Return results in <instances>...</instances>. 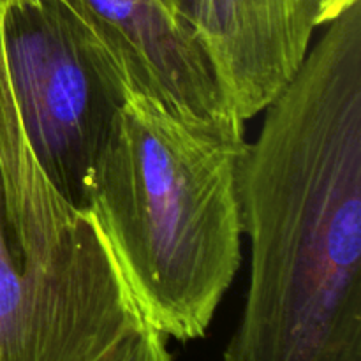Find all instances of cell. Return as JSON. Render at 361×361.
Returning <instances> with one entry per match:
<instances>
[{
  "instance_id": "6da1fadb",
  "label": "cell",
  "mask_w": 361,
  "mask_h": 361,
  "mask_svg": "<svg viewBox=\"0 0 361 361\" xmlns=\"http://www.w3.org/2000/svg\"><path fill=\"white\" fill-rule=\"evenodd\" d=\"M240 168L245 305L222 361H361V4L264 108Z\"/></svg>"
},
{
  "instance_id": "7a4b0ae2",
  "label": "cell",
  "mask_w": 361,
  "mask_h": 361,
  "mask_svg": "<svg viewBox=\"0 0 361 361\" xmlns=\"http://www.w3.org/2000/svg\"><path fill=\"white\" fill-rule=\"evenodd\" d=\"M242 126L173 111L126 87L83 187L145 323L166 338L207 334L242 261Z\"/></svg>"
},
{
  "instance_id": "3957f363",
  "label": "cell",
  "mask_w": 361,
  "mask_h": 361,
  "mask_svg": "<svg viewBox=\"0 0 361 361\" xmlns=\"http://www.w3.org/2000/svg\"><path fill=\"white\" fill-rule=\"evenodd\" d=\"M2 42L28 143L63 200L83 210L127 85L63 0H4Z\"/></svg>"
},
{
  "instance_id": "277c9868",
  "label": "cell",
  "mask_w": 361,
  "mask_h": 361,
  "mask_svg": "<svg viewBox=\"0 0 361 361\" xmlns=\"http://www.w3.org/2000/svg\"><path fill=\"white\" fill-rule=\"evenodd\" d=\"M133 90L215 126L245 123L233 113L185 21L162 0H63Z\"/></svg>"
},
{
  "instance_id": "5b68a950",
  "label": "cell",
  "mask_w": 361,
  "mask_h": 361,
  "mask_svg": "<svg viewBox=\"0 0 361 361\" xmlns=\"http://www.w3.org/2000/svg\"><path fill=\"white\" fill-rule=\"evenodd\" d=\"M178 16L243 123L288 87L319 27L317 0H183Z\"/></svg>"
},
{
  "instance_id": "8992f818",
  "label": "cell",
  "mask_w": 361,
  "mask_h": 361,
  "mask_svg": "<svg viewBox=\"0 0 361 361\" xmlns=\"http://www.w3.org/2000/svg\"><path fill=\"white\" fill-rule=\"evenodd\" d=\"M143 323L127 291L32 282L7 224L0 182V361H97Z\"/></svg>"
},
{
  "instance_id": "52a82bcc",
  "label": "cell",
  "mask_w": 361,
  "mask_h": 361,
  "mask_svg": "<svg viewBox=\"0 0 361 361\" xmlns=\"http://www.w3.org/2000/svg\"><path fill=\"white\" fill-rule=\"evenodd\" d=\"M97 361H173L166 337L148 323H143L116 342Z\"/></svg>"
},
{
  "instance_id": "ba28073f",
  "label": "cell",
  "mask_w": 361,
  "mask_h": 361,
  "mask_svg": "<svg viewBox=\"0 0 361 361\" xmlns=\"http://www.w3.org/2000/svg\"><path fill=\"white\" fill-rule=\"evenodd\" d=\"M356 2H360V0H317V6H319V27L334 21L335 18L341 16L345 9H349Z\"/></svg>"
},
{
  "instance_id": "9c48e42d",
  "label": "cell",
  "mask_w": 361,
  "mask_h": 361,
  "mask_svg": "<svg viewBox=\"0 0 361 361\" xmlns=\"http://www.w3.org/2000/svg\"><path fill=\"white\" fill-rule=\"evenodd\" d=\"M162 2L166 4V6L169 7V9L173 11V13L176 14V16H178V11H180V6H182V2L183 0H162ZM180 18V16H178Z\"/></svg>"
}]
</instances>
